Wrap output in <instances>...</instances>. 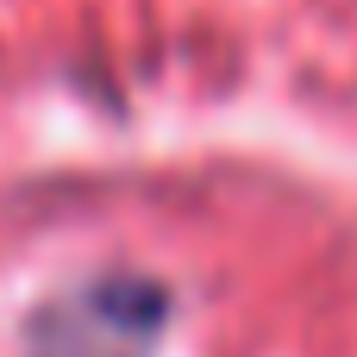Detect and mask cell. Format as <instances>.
<instances>
[{"instance_id": "cell-1", "label": "cell", "mask_w": 357, "mask_h": 357, "mask_svg": "<svg viewBox=\"0 0 357 357\" xmlns=\"http://www.w3.org/2000/svg\"><path fill=\"white\" fill-rule=\"evenodd\" d=\"M163 326V295L144 282H88L31 314V357H144Z\"/></svg>"}]
</instances>
